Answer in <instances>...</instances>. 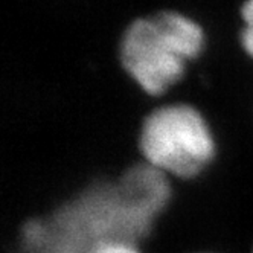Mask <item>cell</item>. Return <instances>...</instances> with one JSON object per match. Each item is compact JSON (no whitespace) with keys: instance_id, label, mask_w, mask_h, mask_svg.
<instances>
[{"instance_id":"cell-4","label":"cell","mask_w":253,"mask_h":253,"mask_svg":"<svg viewBox=\"0 0 253 253\" xmlns=\"http://www.w3.org/2000/svg\"><path fill=\"white\" fill-rule=\"evenodd\" d=\"M88 253H139L130 243H102L92 249Z\"/></svg>"},{"instance_id":"cell-2","label":"cell","mask_w":253,"mask_h":253,"mask_svg":"<svg viewBox=\"0 0 253 253\" xmlns=\"http://www.w3.org/2000/svg\"><path fill=\"white\" fill-rule=\"evenodd\" d=\"M139 143L150 167L177 177L198 174L215 151L205 119L183 104L154 110L142 125Z\"/></svg>"},{"instance_id":"cell-3","label":"cell","mask_w":253,"mask_h":253,"mask_svg":"<svg viewBox=\"0 0 253 253\" xmlns=\"http://www.w3.org/2000/svg\"><path fill=\"white\" fill-rule=\"evenodd\" d=\"M241 15L246 22V28L241 34V43L246 52L253 57V0H246L241 8Z\"/></svg>"},{"instance_id":"cell-1","label":"cell","mask_w":253,"mask_h":253,"mask_svg":"<svg viewBox=\"0 0 253 253\" xmlns=\"http://www.w3.org/2000/svg\"><path fill=\"white\" fill-rule=\"evenodd\" d=\"M203 46V31L188 17L165 11L134 20L121 42V61L148 95L157 96L180 80L185 61Z\"/></svg>"}]
</instances>
